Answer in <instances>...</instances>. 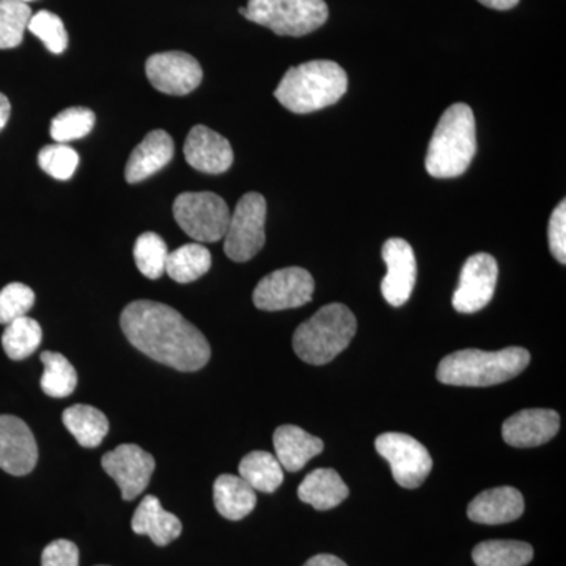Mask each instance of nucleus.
Returning a JSON list of instances; mask_svg holds the SVG:
<instances>
[{
    "label": "nucleus",
    "instance_id": "a211bd4d",
    "mask_svg": "<svg viewBox=\"0 0 566 566\" xmlns=\"http://www.w3.org/2000/svg\"><path fill=\"white\" fill-rule=\"evenodd\" d=\"M524 497L516 488L501 486L483 491L468 506L469 520L476 524L497 526L523 516Z\"/></svg>",
    "mask_w": 566,
    "mask_h": 566
},
{
    "label": "nucleus",
    "instance_id": "f8f14e48",
    "mask_svg": "<svg viewBox=\"0 0 566 566\" xmlns=\"http://www.w3.org/2000/svg\"><path fill=\"white\" fill-rule=\"evenodd\" d=\"M497 275V262L490 253L480 252L469 256L453 294V308L460 314H475L485 308L493 300Z\"/></svg>",
    "mask_w": 566,
    "mask_h": 566
},
{
    "label": "nucleus",
    "instance_id": "423d86ee",
    "mask_svg": "<svg viewBox=\"0 0 566 566\" xmlns=\"http://www.w3.org/2000/svg\"><path fill=\"white\" fill-rule=\"evenodd\" d=\"M240 13L281 36L308 35L323 28L329 18L324 0H249Z\"/></svg>",
    "mask_w": 566,
    "mask_h": 566
},
{
    "label": "nucleus",
    "instance_id": "72a5a7b5",
    "mask_svg": "<svg viewBox=\"0 0 566 566\" xmlns=\"http://www.w3.org/2000/svg\"><path fill=\"white\" fill-rule=\"evenodd\" d=\"M39 164L55 180L66 181L80 166V155L66 144L46 145L39 153Z\"/></svg>",
    "mask_w": 566,
    "mask_h": 566
},
{
    "label": "nucleus",
    "instance_id": "1a4fd4ad",
    "mask_svg": "<svg viewBox=\"0 0 566 566\" xmlns=\"http://www.w3.org/2000/svg\"><path fill=\"white\" fill-rule=\"evenodd\" d=\"M379 455L385 458L392 469L395 482L406 490L422 486L433 469V460L427 447L403 433H385L375 441Z\"/></svg>",
    "mask_w": 566,
    "mask_h": 566
},
{
    "label": "nucleus",
    "instance_id": "f3484780",
    "mask_svg": "<svg viewBox=\"0 0 566 566\" xmlns=\"http://www.w3.org/2000/svg\"><path fill=\"white\" fill-rule=\"evenodd\" d=\"M560 428V417L553 409H524L509 417L502 427L506 444L531 449L549 442Z\"/></svg>",
    "mask_w": 566,
    "mask_h": 566
},
{
    "label": "nucleus",
    "instance_id": "7c9ffc66",
    "mask_svg": "<svg viewBox=\"0 0 566 566\" xmlns=\"http://www.w3.org/2000/svg\"><path fill=\"white\" fill-rule=\"evenodd\" d=\"M167 259L169 249L159 234L147 232L137 238L134 244V260L142 275L151 281L161 277L166 273Z\"/></svg>",
    "mask_w": 566,
    "mask_h": 566
},
{
    "label": "nucleus",
    "instance_id": "ddd939ff",
    "mask_svg": "<svg viewBox=\"0 0 566 566\" xmlns=\"http://www.w3.org/2000/svg\"><path fill=\"white\" fill-rule=\"evenodd\" d=\"M102 464L120 486L123 501H134L140 495L156 468L155 458L136 444H122L104 453Z\"/></svg>",
    "mask_w": 566,
    "mask_h": 566
},
{
    "label": "nucleus",
    "instance_id": "7ed1b4c3",
    "mask_svg": "<svg viewBox=\"0 0 566 566\" xmlns=\"http://www.w3.org/2000/svg\"><path fill=\"white\" fill-rule=\"evenodd\" d=\"M476 151L475 117L464 103L450 106L436 126L424 167L434 178H457L471 166Z\"/></svg>",
    "mask_w": 566,
    "mask_h": 566
},
{
    "label": "nucleus",
    "instance_id": "2f4dec72",
    "mask_svg": "<svg viewBox=\"0 0 566 566\" xmlns=\"http://www.w3.org/2000/svg\"><path fill=\"white\" fill-rule=\"evenodd\" d=\"M95 114L87 107H70L62 111L51 123V136L57 144H69L92 133Z\"/></svg>",
    "mask_w": 566,
    "mask_h": 566
},
{
    "label": "nucleus",
    "instance_id": "f03ea898",
    "mask_svg": "<svg viewBox=\"0 0 566 566\" xmlns=\"http://www.w3.org/2000/svg\"><path fill=\"white\" fill-rule=\"evenodd\" d=\"M348 91V76L338 63L312 61L286 71L274 96L294 114H312L340 102Z\"/></svg>",
    "mask_w": 566,
    "mask_h": 566
},
{
    "label": "nucleus",
    "instance_id": "6ab92c4d",
    "mask_svg": "<svg viewBox=\"0 0 566 566\" xmlns=\"http://www.w3.org/2000/svg\"><path fill=\"white\" fill-rule=\"evenodd\" d=\"M174 153L175 145L169 134L163 129L148 133L129 156L125 169L126 181L136 185L158 174L172 161Z\"/></svg>",
    "mask_w": 566,
    "mask_h": 566
},
{
    "label": "nucleus",
    "instance_id": "412c9836",
    "mask_svg": "<svg viewBox=\"0 0 566 566\" xmlns=\"http://www.w3.org/2000/svg\"><path fill=\"white\" fill-rule=\"evenodd\" d=\"M274 449L282 468L297 472L323 452L324 444L322 439L308 434L296 424H282L274 433Z\"/></svg>",
    "mask_w": 566,
    "mask_h": 566
},
{
    "label": "nucleus",
    "instance_id": "dca6fc26",
    "mask_svg": "<svg viewBox=\"0 0 566 566\" xmlns=\"http://www.w3.org/2000/svg\"><path fill=\"white\" fill-rule=\"evenodd\" d=\"M186 163L199 172L219 175L233 164V148L226 137L203 125L193 126L185 142Z\"/></svg>",
    "mask_w": 566,
    "mask_h": 566
},
{
    "label": "nucleus",
    "instance_id": "4468645a",
    "mask_svg": "<svg viewBox=\"0 0 566 566\" xmlns=\"http://www.w3.org/2000/svg\"><path fill=\"white\" fill-rule=\"evenodd\" d=\"M382 260L387 274L382 279L381 292L385 300L394 307L408 303L417 281V260L408 241L390 238L382 245Z\"/></svg>",
    "mask_w": 566,
    "mask_h": 566
},
{
    "label": "nucleus",
    "instance_id": "393cba45",
    "mask_svg": "<svg viewBox=\"0 0 566 566\" xmlns=\"http://www.w3.org/2000/svg\"><path fill=\"white\" fill-rule=\"evenodd\" d=\"M534 558V547L515 539H490L472 551L476 566H526Z\"/></svg>",
    "mask_w": 566,
    "mask_h": 566
},
{
    "label": "nucleus",
    "instance_id": "aec40b11",
    "mask_svg": "<svg viewBox=\"0 0 566 566\" xmlns=\"http://www.w3.org/2000/svg\"><path fill=\"white\" fill-rule=\"evenodd\" d=\"M134 534L150 536L158 546H167L181 535L182 524L174 513L166 512L156 495H145L134 512Z\"/></svg>",
    "mask_w": 566,
    "mask_h": 566
},
{
    "label": "nucleus",
    "instance_id": "e433bc0d",
    "mask_svg": "<svg viewBox=\"0 0 566 566\" xmlns=\"http://www.w3.org/2000/svg\"><path fill=\"white\" fill-rule=\"evenodd\" d=\"M41 566H80V549L69 539H55L44 547Z\"/></svg>",
    "mask_w": 566,
    "mask_h": 566
},
{
    "label": "nucleus",
    "instance_id": "4c0bfd02",
    "mask_svg": "<svg viewBox=\"0 0 566 566\" xmlns=\"http://www.w3.org/2000/svg\"><path fill=\"white\" fill-rule=\"evenodd\" d=\"M304 566H348L340 558L331 556V554H318V556L308 558Z\"/></svg>",
    "mask_w": 566,
    "mask_h": 566
},
{
    "label": "nucleus",
    "instance_id": "4be33fe9",
    "mask_svg": "<svg viewBox=\"0 0 566 566\" xmlns=\"http://www.w3.org/2000/svg\"><path fill=\"white\" fill-rule=\"evenodd\" d=\"M297 495L304 504L326 512L340 505L348 497L349 490L334 469H315L297 488Z\"/></svg>",
    "mask_w": 566,
    "mask_h": 566
},
{
    "label": "nucleus",
    "instance_id": "f704fd0d",
    "mask_svg": "<svg viewBox=\"0 0 566 566\" xmlns=\"http://www.w3.org/2000/svg\"><path fill=\"white\" fill-rule=\"evenodd\" d=\"M35 303V293L24 283L14 282L0 290V324H9L28 312Z\"/></svg>",
    "mask_w": 566,
    "mask_h": 566
},
{
    "label": "nucleus",
    "instance_id": "6e6552de",
    "mask_svg": "<svg viewBox=\"0 0 566 566\" xmlns=\"http://www.w3.org/2000/svg\"><path fill=\"white\" fill-rule=\"evenodd\" d=\"M266 200L262 193L249 192L241 197L230 214L229 227L223 237V251L230 260L244 263L262 251L266 233Z\"/></svg>",
    "mask_w": 566,
    "mask_h": 566
},
{
    "label": "nucleus",
    "instance_id": "bb28decb",
    "mask_svg": "<svg viewBox=\"0 0 566 566\" xmlns=\"http://www.w3.org/2000/svg\"><path fill=\"white\" fill-rule=\"evenodd\" d=\"M211 268V253L205 245L191 243L169 252L166 273L178 283H191L207 274Z\"/></svg>",
    "mask_w": 566,
    "mask_h": 566
},
{
    "label": "nucleus",
    "instance_id": "9d476101",
    "mask_svg": "<svg viewBox=\"0 0 566 566\" xmlns=\"http://www.w3.org/2000/svg\"><path fill=\"white\" fill-rule=\"evenodd\" d=\"M315 281L304 268H283L268 274L253 290V304L264 312L289 311L311 303Z\"/></svg>",
    "mask_w": 566,
    "mask_h": 566
},
{
    "label": "nucleus",
    "instance_id": "58836bf2",
    "mask_svg": "<svg viewBox=\"0 0 566 566\" xmlns=\"http://www.w3.org/2000/svg\"><path fill=\"white\" fill-rule=\"evenodd\" d=\"M479 2L488 9L505 11L515 9L520 0H479Z\"/></svg>",
    "mask_w": 566,
    "mask_h": 566
},
{
    "label": "nucleus",
    "instance_id": "f257e3e1",
    "mask_svg": "<svg viewBox=\"0 0 566 566\" xmlns=\"http://www.w3.org/2000/svg\"><path fill=\"white\" fill-rule=\"evenodd\" d=\"M123 334L134 348L178 371H197L210 363L205 335L169 305L134 301L122 312Z\"/></svg>",
    "mask_w": 566,
    "mask_h": 566
},
{
    "label": "nucleus",
    "instance_id": "b1692460",
    "mask_svg": "<svg viewBox=\"0 0 566 566\" xmlns=\"http://www.w3.org/2000/svg\"><path fill=\"white\" fill-rule=\"evenodd\" d=\"M63 424L80 446L95 449L109 433V420L99 409L88 405H74L63 411Z\"/></svg>",
    "mask_w": 566,
    "mask_h": 566
},
{
    "label": "nucleus",
    "instance_id": "473e14b6",
    "mask_svg": "<svg viewBox=\"0 0 566 566\" xmlns=\"http://www.w3.org/2000/svg\"><path fill=\"white\" fill-rule=\"evenodd\" d=\"M29 31L43 41L46 50L52 54H62L69 46V33L65 25L57 14L48 10H41L36 14H32L28 25Z\"/></svg>",
    "mask_w": 566,
    "mask_h": 566
},
{
    "label": "nucleus",
    "instance_id": "39448f33",
    "mask_svg": "<svg viewBox=\"0 0 566 566\" xmlns=\"http://www.w3.org/2000/svg\"><path fill=\"white\" fill-rule=\"evenodd\" d=\"M356 316L344 304H327L293 335V348L300 359L311 365H326L352 344Z\"/></svg>",
    "mask_w": 566,
    "mask_h": 566
},
{
    "label": "nucleus",
    "instance_id": "9b49d317",
    "mask_svg": "<svg viewBox=\"0 0 566 566\" xmlns=\"http://www.w3.org/2000/svg\"><path fill=\"white\" fill-rule=\"evenodd\" d=\"M145 73L156 91L174 96L189 95L203 80L200 63L181 51L151 55L145 63Z\"/></svg>",
    "mask_w": 566,
    "mask_h": 566
},
{
    "label": "nucleus",
    "instance_id": "cd10ccee",
    "mask_svg": "<svg viewBox=\"0 0 566 566\" xmlns=\"http://www.w3.org/2000/svg\"><path fill=\"white\" fill-rule=\"evenodd\" d=\"M43 340V331L36 319L21 316L7 324L2 334L3 352L13 360H24L39 349Z\"/></svg>",
    "mask_w": 566,
    "mask_h": 566
},
{
    "label": "nucleus",
    "instance_id": "c756f323",
    "mask_svg": "<svg viewBox=\"0 0 566 566\" xmlns=\"http://www.w3.org/2000/svg\"><path fill=\"white\" fill-rule=\"evenodd\" d=\"M31 18L29 3L21 0H0V50L20 46Z\"/></svg>",
    "mask_w": 566,
    "mask_h": 566
},
{
    "label": "nucleus",
    "instance_id": "a19ab883",
    "mask_svg": "<svg viewBox=\"0 0 566 566\" xmlns=\"http://www.w3.org/2000/svg\"><path fill=\"white\" fill-rule=\"evenodd\" d=\"M21 2L29 3V2H32V0H21Z\"/></svg>",
    "mask_w": 566,
    "mask_h": 566
},
{
    "label": "nucleus",
    "instance_id": "2eb2a0df",
    "mask_svg": "<svg viewBox=\"0 0 566 566\" xmlns=\"http://www.w3.org/2000/svg\"><path fill=\"white\" fill-rule=\"evenodd\" d=\"M39 461L35 436L24 420L0 416V469L11 475H28Z\"/></svg>",
    "mask_w": 566,
    "mask_h": 566
},
{
    "label": "nucleus",
    "instance_id": "0eeeda50",
    "mask_svg": "<svg viewBox=\"0 0 566 566\" xmlns=\"http://www.w3.org/2000/svg\"><path fill=\"white\" fill-rule=\"evenodd\" d=\"M230 214L226 200L212 192H182L174 203L175 221L197 243L222 240Z\"/></svg>",
    "mask_w": 566,
    "mask_h": 566
},
{
    "label": "nucleus",
    "instance_id": "c85d7f7f",
    "mask_svg": "<svg viewBox=\"0 0 566 566\" xmlns=\"http://www.w3.org/2000/svg\"><path fill=\"white\" fill-rule=\"evenodd\" d=\"M44 374L41 376V390L54 398L70 397L77 386V374L73 365L61 353H41Z\"/></svg>",
    "mask_w": 566,
    "mask_h": 566
},
{
    "label": "nucleus",
    "instance_id": "ea45409f",
    "mask_svg": "<svg viewBox=\"0 0 566 566\" xmlns=\"http://www.w3.org/2000/svg\"><path fill=\"white\" fill-rule=\"evenodd\" d=\"M11 104L3 93H0V132L6 128L10 120Z\"/></svg>",
    "mask_w": 566,
    "mask_h": 566
},
{
    "label": "nucleus",
    "instance_id": "c9c22d12",
    "mask_svg": "<svg viewBox=\"0 0 566 566\" xmlns=\"http://www.w3.org/2000/svg\"><path fill=\"white\" fill-rule=\"evenodd\" d=\"M547 240H549L551 253L558 263H566V202L562 200L556 210L551 214L547 226Z\"/></svg>",
    "mask_w": 566,
    "mask_h": 566
},
{
    "label": "nucleus",
    "instance_id": "20e7f679",
    "mask_svg": "<svg viewBox=\"0 0 566 566\" xmlns=\"http://www.w3.org/2000/svg\"><path fill=\"white\" fill-rule=\"evenodd\" d=\"M528 363L531 353L517 346L501 352L461 349L441 360L436 376L447 386L488 387L516 378Z\"/></svg>",
    "mask_w": 566,
    "mask_h": 566
},
{
    "label": "nucleus",
    "instance_id": "5701e85b",
    "mask_svg": "<svg viewBox=\"0 0 566 566\" xmlns=\"http://www.w3.org/2000/svg\"><path fill=\"white\" fill-rule=\"evenodd\" d=\"M214 505L219 515L230 521H241L251 515L256 505V491L241 476L223 474L212 486Z\"/></svg>",
    "mask_w": 566,
    "mask_h": 566
},
{
    "label": "nucleus",
    "instance_id": "a878e982",
    "mask_svg": "<svg viewBox=\"0 0 566 566\" xmlns=\"http://www.w3.org/2000/svg\"><path fill=\"white\" fill-rule=\"evenodd\" d=\"M240 476L252 490L274 493L283 483V468L273 453H248L240 463Z\"/></svg>",
    "mask_w": 566,
    "mask_h": 566
}]
</instances>
